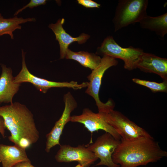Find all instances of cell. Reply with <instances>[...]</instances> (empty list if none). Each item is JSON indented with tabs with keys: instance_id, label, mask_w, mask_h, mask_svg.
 <instances>
[{
	"instance_id": "cell-25",
	"label": "cell",
	"mask_w": 167,
	"mask_h": 167,
	"mask_svg": "<svg viewBox=\"0 0 167 167\" xmlns=\"http://www.w3.org/2000/svg\"><path fill=\"white\" fill-rule=\"evenodd\" d=\"M103 167V166H99V167H95V166H91V167Z\"/></svg>"
},
{
	"instance_id": "cell-26",
	"label": "cell",
	"mask_w": 167,
	"mask_h": 167,
	"mask_svg": "<svg viewBox=\"0 0 167 167\" xmlns=\"http://www.w3.org/2000/svg\"><path fill=\"white\" fill-rule=\"evenodd\" d=\"M0 162H1V161H0Z\"/></svg>"
},
{
	"instance_id": "cell-24",
	"label": "cell",
	"mask_w": 167,
	"mask_h": 167,
	"mask_svg": "<svg viewBox=\"0 0 167 167\" xmlns=\"http://www.w3.org/2000/svg\"><path fill=\"white\" fill-rule=\"evenodd\" d=\"M74 167H82L79 164H78Z\"/></svg>"
},
{
	"instance_id": "cell-16",
	"label": "cell",
	"mask_w": 167,
	"mask_h": 167,
	"mask_svg": "<svg viewBox=\"0 0 167 167\" xmlns=\"http://www.w3.org/2000/svg\"><path fill=\"white\" fill-rule=\"evenodd\" d=\"M140 27L154 32L158 36L164 38L167 33V13L152 17L146 15L139 22Z\"/></svg>"
},
{
	"instance_id": "cell-3",
	"label": "cell",
	"mask_w": 167,
	"mask_h": 167,
	"mask_svg": "<svg viewBox=\"0 0 167 167\" xmlns=\"http://www.w3.org/2000/svg\"><path fill=\"white\" fill-rule=\"evenodd\" d=\"M148 0H119L113 19L116 32L139 21L147 15Z\"/></svg>"
},
{
	"instance_id": "cell-17",
	"label": "cell",
	"mask_w": 167,
	"mask_h": 167,
	"mask_svg": "<svg viewBox=\"0 0 167 167\" xmlns=\"http://www.w3.org/2000/svg\"><path fill=\"white\" fill-rule=\"evenodd\" d=\"M65 58L78 62L83 66L93 70L100 64L101 58L96 54L87 52H73L69 49L66 51Z\"/></svg>"
},
{
	"instance_id": "cell-22",
	"label": "cell",
	"mask_w": 167,
	"mask_h": 167,
	"mask_svg": "<svg viewBox=\"0 0 167 167\" xmlns=\"http://www.w3.org/2000/svg\"><path fill=\"white\" fill-rule=\"evenodd\" d=\"M13 167H36L31 164V161H23L18 163Z\"/></svg>"
},
{
	"instance_id": "cell-8",
	"label": "cell",
	"mask_w": 167,
	"mask_h": 167,
	"mask_svg": "<svg viewBox=\"0 0 167 167\" xmlns=\"http://www.w3.org/2000/svg\"><path fill=\"white\" fill-rule=\"evenodd\" d=\"M120 140L116 139L109 133L106 132L98 137L94 143L85 146L95 154L100 160L96 165L106 166L107 167H120L114 163L112 155L119 143Z\"/></svg>"
},
{
	"instance_id": "cell-20",
	"label": "cell",
	"mask_w": 167,
	"mask_h": 167,
	"mask_svg": "<svg viewBox=\"0 0 167 167\" xmlns=\"http://www.w3.org/2000/svg\"><path fill=\"white\" fill-rule=\"evenodd\" d=\"M46 3V0H31L28 4L23 7L18 9L14 14V15L17 16L19 13L27 8L32 9L41 5H44Z\"/></svg>"
},
{
	"instance_id": "cell-4",
	"label": "cell",
	"mask_w": 167,
	"mask_h": 167,
	"mask_svg": "<svg viewBox=\"0 0 167 167\" xmlns=\"http://www.w3.org/2000/svg\"><path fill=\"white\" fill-rule=\"evenodd\" d=\"M116 59L105 55L101 58L100 64L87 77L89 80L85 92L94 99L99 113H108L114 110L113 101L109 100L106 102H101L99 97V92L102 79L105 72L109 68L118 64Z\"/></svg>"
},
{
	"instance_id": "cell-13",
	"label": "cell",
	"mask_w": 167,
	"mask_h": 167,
	"mask_svg": "<svg viewBox=\"0 0 167 167\" xmlns=\"http://www.w3.org/2000/svg\"><path fill=\"white\" fill-rule=\"evenodd\" d=\"M64 22V18L60 19L56 23H51L48 26L49 28L54 33L56 40L59 43L60 59L65 58L66 51L70 44L75 41H77L79 44L84 43L90 37L89 35L84 33H82L77 37H72L66 33L63 28L62 25Z\"/></svg>"
},
{
	"instance_id": "cell-2",
	"label": "cell",
	"mask_w": 167,
	"mask_h": 167,
	"mask_svg": "<svg viewBox=\"0 0 167 167\" xmlns=\"http://www.w3.org/2000/svg\"><path fill=\"white\" fill-rule=\"evenodd\" d=\"M0 117L11 133L9 140L15 145L26 149L39 139L33 115L25 105L15 102L0 106Z\"/></svg>"
},
{
	"instance_id": "cell-10",
	"label": "cell",
	"mask_w": 167,
	"mask_h": 167,
	"mask_svg": "<svg viewBox=\"0 0 167 167\" xmlns=\"http://www.w3.org/2000/svg\"><path fill=\"white\" fill-rule=\"evenodd\" d=\"M63 100L65 108L60 118L55 122L50 131L46 135L45 151L49 152L51 149L55 146L60 145V136L65 125L70 121L71 113L77 106V103L70 92L64 95Z\"/></svg>"
},
{
	"instance_id": "cell-21",
	"label": "cell",
	"mask_w": 167,
	"mask_h": 167,
	"mask_svg": "<svg viewBox=\"0 0 167 167\" xmlns=\"http://www.w3.org/2000/svg\"><path fill=\"white\" fill-rule=\"evenodd\" d=\"M78 3L87 8H99L101 5L91 0H77Z\"/></svg>"
},
{
	"instance_id": "cell-14",
	"label": "cell",
	"mask_w": 167,
	"mask_h": 167,
	"mask_svg": "<svg viewBox=\"0 0 167 167\" xmlns=\"http://www.w3.org/2000/svg\"><path fill=\"white\" fill-rule=\"evenodd\" d=\"M2 73L0 76V104L12 103L14 96L19 90L20 84L14 82L11 69L0 63Z\"/></svg>"
},
{
	"instance_id": "cell-11",
	"label": "cell",
	"mask_w": 167,
	"mask_h": 167,
	"mask_svg": "<svg viewBox=\"0 0 167 167\" xmlns=\"http://www.w3.org/2000/svg\"><path fill=\"white\" fill-rule=\"evenodd\" d=\"M70 121L82 124L92 133L102 130L110 134L116 139L120 140V136L106 122L101 113H95L89 108H85L80 115L71 116Z\"/></svg>"
},
{
	"instance_id": "cell-9",
	"label": "cell",
	"mask_w": 167,
	"mask_h": 167,
	"mask_svg": "<svg viewBox=\"0 0 167 167\" xmlns=\"http://www.w3.org/2000/svg\"><path fill=\"white\" fill-rule=\"evenodd\" d=\"M55 158L59 162L77 161L82 167H89L98 159L85 146L73 147L67 144L60 145Z\"/></svg>"
},
{
	"instance_id": "cell-18",
	"label": "cell",
	"mask_w": 167,
	"mask_h": 167,
	"mask_svg": "<svg viewBox=\"0 0 167 167\" xmlns=\"http://www.w3.org/2000/svg\"><path fill=\"white\" fill-rule=\"evenodd\" d=\"M36 21L34 18H24L15 16L13 18H4L0 13V36L4 34L9 35L11 39L14 38L13 32L17 29H21L22 27L20 24L28 22Z\"/></svg>"
},
{
	"instance_id": "cell-15",
	"label": "cell",
	"mask_w": 167,
	"mask_h": 167,
	"mask_svg": "<svg viewBox=\"0 0 167 167\" xmlns=\"http://www.w3.org/2000/svg\"><path fill=\"white\" fill-rule=\"evenodd\" d=\"M0 161L2 167H13L19 163L31 161L26 149L17 145L0 144Z\"/></svg>"
},
{
	"instance_id": "cell-5",
	"label": "cell",
	"mask_w": 167,
	"mask_h": 167,
	"mask_svg": "<svg viewBox=\"0 0 167 167\" xmlns=\"http://www.w3.org/2000/svg\"><path fill=\"white\" fill-rule=\"evenodd\" d=\"M143 52L141 48L132 46L123 48L115 41L112 36H109L97 48L96 54L108 55L115 59H122L124 62V68L131 71L136 69V64Z\"/></svg>"
},
{
	"instance_id": "cell-7",
	"label": "cell",
	"mask_w": 167,
	"mask_h": 167,
	"mask_svg": "<svg viewBox=\"0 0 167 167\" xmlns=\"http://www.w3.org/2000/svg\"><path fill=\"white\" fill-rule=\"evenodd\" d=\"M25 55V53L22 49V69L19 74L14 77V83L20 84L23 82L30 83L37 89L44 93L52 88H67L77 90L87 87L88 82H84L80 84L73 81L70 82H57L49 81L34 75L29 72L27 67Z\"/></svg>"
},
{
	"instance_id": "cell-6",
	"label": "cell",
	"mask_w": 167,
	"mask_h": 167,
	"mask_svg": "<svg viewBox=\"0 0 167 167\" xmlns=\"http://www.w3.org/2000/svg\"><path fill=\"white\" fill-rule=\"evenodd\" d=\"M101 113L106 122L120 136L121 139L131 140L152 136L119 111L113 110L108 113Z\"/></svg>"
},
{
	"instance_id": "cell-1",
	"label": "cell",
	"mask_w": 167,
	"mask_h": 167,
	"mask_svg": "<svg viewBox=\"0 0 167 167\" xmlns=\"http://www.w3.org/2000/svg\"><path fill=\"white\" fill-rule=\"evenodd\" d=\"M120 140L112 156L113 162L120 167L146 165L167 156V152L152 136Z\"/></svg>"
},
{
	"instance_id": "cell-19",
	"label": "cell",
	"mask_w": 167,
	"mask_h": 167,
	"mask_svg": "<svg viewBox=\"0 0 167 167\" xmlns=\"http://www.w3.org/2000/svg\"><path fill=\"white\" fill-rule=\"evenodd\" d=\"M132 80L136 84L148 88L153 92H167V80H163L160 83L136 78H133Z\"/></svg>"
},
{
	"instance_id": "cell-23",
	"label": "cell",
	"mask_w": 167,
	"mask_h": 167,
	"mask_svg": "<svg viewBox=\"0 0 167 167\" xmlns=\"http://www.w3.org/2000/svg\"><path fill=\"white\" fill-rule=\"evenodd\" d=\"M6 128L3 119L0 117V133L4 138H5V131Z\"/></svg>"
},
{
	"instance_id": "cell-12",
	"label": "cell",
	"mask_w": 167,
	"mask_h": 167,
	"mask_svg": "<svg viewBox=\"0 0 167 167\" xmlns=\"http://www.w3.org/2000/svg\"><path fill=\"white\" fill-rule=\"evenodd\" d=\"M136 68L146 73H153L167 80V59L143 52L136 65Z\"/></svg>"
}]
</instances>
